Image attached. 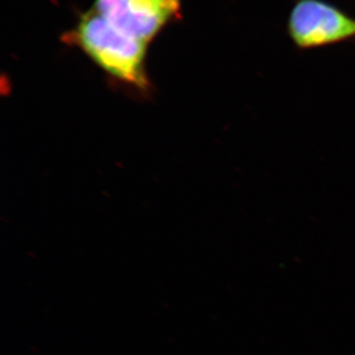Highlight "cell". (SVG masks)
<instances>
[{"label": "cell", "instance_id": "3", "mask_svg": "<svg viewBox=\"0 0 355 355\" xmlns=\"http://www.w3.org/2000/svg\"><path fill=\"white\" fill-rule=\"evenodd\" d=\"M288 31L299 48H319L355 38V19L321 0H300L289 17Z\"/></svg>", "mask_w": 355, "mask_h": 355}, {"label": "cell", "instance_id": "1", "mask_svg": "<svg viewBox=\"0 0 355 355\" xmlns=\"http://www.w3.org/2000/svg\"><path fill=\"white\" fill-rule=\"evenodd\" d=\"M64 40L83 51L114 79L142 90L148 88L146 58L149 44L120 31L94 9L81 14Z\"/></svg>", "mask_w": 355, "mask_h": 355}, {"label": "cell", "instance_id": "2", "mask_svg": "<svg viewBox=\"0 0 355 355\" xmlns=\"http://www.w3.org/2000/svg\"><path fill=\"white\" fill-rule=\"evenodd\" d=\"M93 9L120 31L150 44L181 17V0H95Z\"/></svg>", "mask_w": 355, "mask_h": 355}]
</instances>
